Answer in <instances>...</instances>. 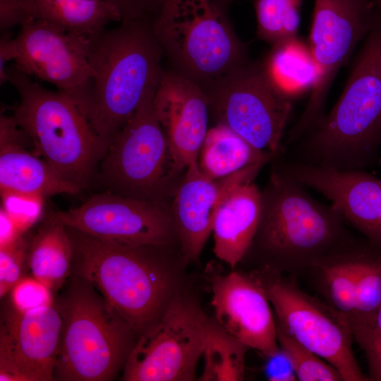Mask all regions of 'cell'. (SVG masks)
<instances>
[{"instance_id":"1","label":"cell","mask_w":381,"mask_h":381,"mask_svg":"<svg viewBox=\"0 0 381 381\" xmlns=\"http://www.w3.org/2000/svg\"><path fill=\"white\" fill-rule=\"evenodd\" d=\"M164 55L150 20L122 21L90 38L92 78L86 118L107 150L147 96L157 88L164 72Z\"/></svg>"},{"instance_id":"2","label":"cell","mask_w":381,"mask_h":381,"mask_svg":"<svg viewBox=\"0 0 381 381\" xmlns=\"http://www.w3.org/2000/svg\"><path fill=\"white\" fill-rule=\"evenodd\" d=\"M66 228L74 274L97 289L134 334L154 325L176 296L172 272L159 252L164 246L109 241Z\"/></svg>"},{"instance_id":"3","label":"cell","mask_w":381,"mask_h":381,"mask_svg":"<svg viewBox=\"0 0 381 381\" xmlns=\"http://www.w3.org/2000/svg\"><path fill=\"white\" fill-rule=\"evenodd\" d=\"M380 142L381 22L362 41L333 108L296 143L301 163L351 170Z\"/></svg>"},{"instance_id":"4","label":"cell","mask_w":381,"mask_h":381,"mask_svg":"<svg viewBox=\"0 0 381 381\" xmlns=\"http://www.w3.org/2000/svg\"><path fill=\"white\" fill-rule=\"evenodd\" d=\"M344 220L332 205L315 200L302 185L277 170L262 192L261 216L252 245L265 255L270 271L310 270L352 243Z\"/></svg>"},{"instance_id":"5","label":"cell","mask_w":381,"mask_h":381,"mask_svg":"<svg viewBox=\"0 0 381 381\" xmlns=\"http://www.w3.org/2000/svg\"><path fill=\"white\" fill-rule=\"evenodd\" d=\"M7 75L20 97L11 116L15 123L63 179L81 189L87 186L107 150L85 116L66 95L14 66L7 68Z\"/></svg>"},{"instance_id":"6","label":"cell","mask_w":381,"mask_h":381,"mask_svg":"<svg viewBox=\"0 0 381 381\" xmlns=\"http://www.w3.org/2000/svg\"><path fill=\"white\" fill-rule=\"evenodd\" d=\"M216 0H160L152 31L174 71L201 86L247 63V46Z\"/></svg>"},{"instance_id":"7","label":"cell","mask_w":381,"mask_h":381,"mask_svg":"<svg viewBox=\"0 0 381 381\" xmlns=\"http://www.w3.org/2000/svg\"><path fill=\"white\" fill-rule=\"evenodd\" d=\"M74 277L58 307L63 326L54 379L111 380L125 365L134 332L90 282Z\"/></svg>"},{"instance_id":"8","label":"cell","mask_w":381,"mask_h":381,"mask_svg":"<svg viewBox=\"0 0 381 381\" xmlns=\"http://www.w3.org/2000/svg\"><path fill=\"white\" fill-rule=\"evenodd\" d=\"M380 22L376 0H315L308 43L315 64V82L306 107L288 132L289 144L296 143L323 118L338 73Z\"/></svg>"},{"instance_id":"9","label":"cell","mask_w":381,"mask_h":381,"mask_svg":"<svg viewBox=\"0 0 381 381\" xmlns=\"http://www.w3.org/2000/svg\"><path fill=\"white\" fill-rule=\"evenodd\" d=\"M202 87L217 124L226 126L261 151L277 152L293 101L275 85L262 61H248Z\"/></svg>"},{"instance_id":"10","label":"cell","mask_w":381,"mask_h":381,"mask_svg":"<svg viewBox=\"0 0 381 381\" xmlns=\"http://www.w3.org/2000/svg\"><path fill=\"white\" fill-rule=\"evenodd\" d=\"M212 325L194 301L176 294L159 320L139 336L125 363L123 380H195Z\"/></svg>"},{"instance_id":"11","label":"cell","mask_w":381,"mask_h":381,"mask_svg":"<svg viewBox=\"0 0 381 381\" xmlns=\"http://www.w3.org/2000/svg\"><path fill=\"white\" fill-rule=\"evenodd\" d=\"M259 277L284 333L334 366L344 381L370 380L356 359L351 327L341 313L279 273Z\"/></svg>"},{"instance_id":"12","label":"cell","mask_w":381,"mask_h":381,"mask_svg":"<svg viewBox=\"0 0 381 381\" xmlns=\"http://www.w3.org/2000/svg\"><path fill=\"white\" fill-rule=\"evenodd\" d=\"M151 92L114 136L101 160L99 181L108 191L159 202L173 172L167 142L157 118Z\"/></svg>"},{"instance_id":"13","label":"cell","mask_w":381,"mask_h":381,"mask_svg":"<svg viewBox=\"0 0 381 381\" xmlns=\"http://www.w3.org/2000/svg\"><path fill=\"white\" fill-rule=\"evenodd\" d=\"M14 42L13 66L54 85L86 117L92 78L88 58L90 38L33 19L20 26Z\"/></svg>"},{"instance_id":"14","label":"cell","mask_w":381,"mask_h":381,"mask_svg":"<svg viewBox=\"0 0 381 381\" xmlns=\"http://www.w3.org/2000/svg\"><path fill=\"white\" fill-rule=\"evenodd\" d=\"M49 216L96 238L131 245L165 246L176 231L172 213L162 202L111 191Z\"/></svg>"},{"instance_id":"15","label":"cell","mask_w":381,"mask_h":381,"mask_svg":"<svg viewBox=\"0 0 381 381\" xmlns=\"http://www.w3.org/2000/svg\"><path fill=\"white\" fill-rule=\"evenodd\" d=\"M63 319L51 305L9 311L0 334L1 381H49L59 353Z\"/></svg>"},{"instance_id":"16","label":"cell","mask_w":381,"mask_h":381,"mask_svg":"<svg viewBox=\"0 0 381 381\" xmlns=\"http://www.w3.org/2000/svg\"><path fill=\"white\" fill-rule=\"evenodd\" d=\"M153 103L173 171L186 169L198 159L208 131L210 102L206 92L180 73L164 71Z\"/></svg>"},{"instance_id":"17","label":"cell","mask_w":381,"mask_h":381,"mask_svg":"<svg viewBox=\"0 0 381 381\" xmlns=\"http://www.w3.org/2000/svg\"><path fill=\"white\" fill-rule=\"evenodd\" d=\"M212 290L216 323L224 331L264 356L279 347L276 320L259 277L238 272L219 275Z\"/></svg>"},{"instance_id":"18","label":"cell","mask_w":381,"mask_h":381,"mask_svg":"<svg viewBox=\"0 0 381 381\" xmlns=\"http://www.w3.org/2000/svg\"><path fill=\"white\" fill-rule=\"evenodd\" d=\"M264 164H255L217 179L202 172L198 159L187 167L175 195L172 213L186 260H195L199 258L227 193L238 183L253 181Z\"/></svg>"},{"instance_id":"19","label":"cell","mask_w":381,"mask_h":381,"mask_svg":"<svg viewBox=\"0 0 381 381\" xmlns=\"http://www.w3.org/2000/svg\"><path fill=\"white\" fill-rule=\"evenodd\" d=\"M28 136L12 116L0 117V188L42 197L75 194L81 188L63 179L49 164L25 148Z\"/></svg>"},{"instance_id":"20","label":"cell","mask_w":381,"mask_h":381,"mask_svg":"<svg viewBox=\"0 0 381 381\" xmlns=\"http://www.w3.org/2000/svg\"><path fill=\"white\" fill-rule=\"evenodd\" d=\"M262 210V192L252 181L237 184L220 204L213 225L214 252L235 267L250 248Z\"/></svg>"},{"instance_id":"21","label":"cell","mask_w":381,"mask_h":381,"mask_svg":"<svg viewBox=\"0 0 381 381\" xmlns=\"http://www.w3.org/2000/svg\"><path fill=\"white\" fill-rule=\"evenodd\" d=\"M28 264L32 276L57 290L72 269L73 247L66 225L49 216L28 248Z\"/></svg>"},{"instance_id":"22","label":"cell","mask_w":381,"mask_h":381,"mask_svg":"<svg viewBox=\"0 0 381 381\" xmlns=\"http://www.w3.org/2000/svg\"><path fill=\"white\" fill-rule=\"evenodd\" d=\"M198 156L202 172L217 179L265 164L272 155L255 148L226 126L217 124L208 129Z\"/></svg>"},{"instance_id":"23","label":"cell","mask_w":381,"mask_h":381,"mask_svg":"<svg viewBox=\"0 0 381 381\" xmlns=\"http://www.w3.org/2000/svg\"><path fill=\"white\" fill-rule=\"evenodd\" d=\"M36 19L61 30L92 37L112 22H121L118 9L108 0H32Z\"/></svg>"},{"instance_id":"24","label":"cell","mask_w":381,"mask_h":381,"mask_svg":"<svg viewBox=\"0 0 381 381\" xmlns=\"http://www.w3.org/2000/svg\"><path fill=\"white\" fill-rule=\"evenodd\" d=\"M270 77L293 102L310 94L316 68L308 41L298 35L271 47L262 60Z\"/></svg>"},{"instance_id":"25","label":"cell","mask_w":381,"mask_h":381,"mask_svg":"<svg viewBox=\"0 0 381 381\" xmlns=\"http://www.w3.org/2000/svg\"><path fill=\"white\" fill-rule=\"evenodd\" d=\"M356 250L351 243L326 256L310 270L316 277L325 301L350 325L356 301Z\"/></svg>"},{"instance_id":"26","label":"cell","mask_w":381,"mask_h":381,"mask_svg":"<svg viewBox=\"0 0 381 381\" xmlns=\"http://www.w3.org/2000/svg\"><path fill=\"white\" fill-rule=\"evenodd\" d=\"M248 348L213 322L202 356L204 368L200 380H242Z\"/></svg>"},{"instance_id":"27","label":"cell","mask_w":381,"mask_h":381,"mask_svg":"<svg viewBox=\"0 0 381 381\" xmlns=\"http://www.w3.org/2000/svg\"><path fill=\"white\" fill-rule=\"evenodd\" d=\"M356 301L351 324L356 339L371 324L381 306V255L356 248Z\"/></svg>"},{"instance_id":"28","label":"cell","mask_w":381,"mask_h":381,"mask_svg":"<svg viewBox=\"0 0 381 381\" xmlns=\"http://www.w3.org/2000/svg\"><path fill=\"white\" fill-rule=\"evenodd\" d=\"M303 0H254L258 39L271 47L298 35Z\"/></svg>"},{"instance_id":"29","label":"cell","mask_w":381,"mask_h":381,"mask_svg":"<svg viewBox=\"0 0 381 381\" xmlns=\"http://www.w3.org/2000/svg\"><path fill=\"white\" fill-rule=\"evenodd\" d=\"M277 334L279 346L291 358L298 380H343L334 366L287 335L277 325Z\"/></svg>"},{"instance_id":"30","label":"cell","mask_w":381,"mask_h":381,"mask_svg":"<svg viewBox=\"0 0 381 381\" xmlns=\"http://www.w3.org/2000/svg\"><path fill=\"white\" fill-rule=\"evenodd\" d=\"M1 208L14 222L21 233L28 230L40 218L43 206L42 195L18 192H1Z\"/></svg>"},{"instance_id":"31","label":"cell","mask_w":381,"mask_h":381,"mask_svg":"<svg viewBox=\"0 0 381 381\" xmlns=\"http://www.w3.org/2000/svg\"><path fill=\"white\" fill-rule=\"evenodd\" d=\"M28 246L22 237L0 247V296L2 298L22 279Z\"/></svg>"},{"instance_id":"32","label":"cell","mask_w":381,"mask_h":381,"mask_svg":"<svg viewBox=\"0 0 381 381\" xmlns=\"http://www.w3.org/2000/svg\"><path fill=\"white\" fill-rule=\"evenodd\" d=\"M13 308L27 312L53 304L51 289L32 277L22 278L11 289Z\"/></svg>"},{"instance_id":"33","label":"cell","mask_w":381,"mask_h":381,"mask_svg":"<svg viewBox=\"0 0 381 381\" xmlns=\"http://www.w3.org/2000/svg\"><path fill=\"white\" fill-rule=\"evenodd\" d=\"M356 341L366 356L370 380H381V306L370 326Z\"/></svg>"},{"instance_id":"34","label":"cell","mask_w":381,"mask_h":381,"mask_svg":"<svg viewBox=\"0 0 381 381\" xmlns=\"http://www.w3.org/2000/svg\"><path fill=\"white\" fill-rule=\"evenodd\" d=\"M36 19L32 0H0V28L8 31Z\"/></svg>"},{"instance_id":"35","label":"cell","mask_w":381,"mask_h":381,"mask_svg":"<svg viewBox=\"0 0 381 381\" xmlns=\"http://www.w3.org/2000/svg\"><path fill=\"white\" fill-rule=\"evenodd\" d=\"M263 373L269 381L297 380L295 370L286 352L280 346L272 353L265 356Z\"/></svg>"},{"instance_id":"36","label":"cell","mask_w":381,"mask_h":381,"mask_svg":"<svg viewBox=\"0 0 381 381\" xmlns=\"http://www.w3.org/2000/svg\"><path fill=\"white\" fill-rule=\"evenodd\" d=\"M119 11L122 21L150 20L160 0H108Z\"/></svg>"},{"instance_id":"37","label":"cell","mask_w":381,"mask_h":381,"mask_svg":"<svg viewBox=\"0 0 381 381\" xmlns=\"http://www.w3.org/2000/svg\"><path fill=\"white\" fill-rule=\"evenodd\" d=\"M16 49L14 38L8 32H4L0 40V84L4 85L8 82L7 68L8 61L15 60Z\"/></svg>"},{"instance_id":"38","label":"cell","mask_w":381,"mask_h":381,"mask_svg":"<svg viewBox=\"0 0 381 381\" xmlns=\"http://www.w3.org/2000/svg\"><path fill=\"white\" fill-rule=\"evenodd\" d=\"M0 224V247L9 245L21 237L22 233L12 219L1 207Z\"/></svg>"},{"instance_id":"39","label":"cell","mask_w":381,"mask_h":381,"mask_svg":"<svg viewBox=\"0 0 381 381\" xmlns=\"http://www.w3.org/2000/svg\"><path fill=\"white\" fill-rule=\"evenodd\" d=\"M220 5L222 6H224L225 5L229 4L231 3L233 0H216Z\"/></svg>"},{"instance_id":"40","label":"cell","mask_w":381,"mask_h":381,"mask_svg":"<svg viewBox=\"0 0 381 381\" xmlns=\"http://www.w3.org/2000/svg\"><path fill=\"white\" fill-rule=\"evenodd\" d=\"M376 2H377V6L381 12V0H376Z\"/></svg>"}]
</instances>
